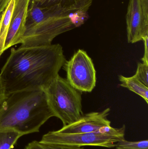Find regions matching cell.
I'll list each match as a JSON object with an SVG mask.
<instances>
[{
	"label": "cell",
	"mask_w": 148,
	"mask_h": 149,
	"mask_svg": "<svg viewBox=\"0 0 148 149\" xmlns=\"http://www.w3.org/2000/svg\"><path fill=\"white\" fill-rule=\"evenodd\" d=\"M61 45L12 48L1 70L6 95L46 88L66 63Z\"/></svg>",
	"instance_id": "obj_1"
},
{
	"label": "cell",
	"mask_w": 148,
	"mask_h": 149,
	"mask_svg": "<svg viewBox=\"0 0 148 149\" xmlns=\"http://www.w3.org/2000/svg\"><path fill=\"white\" fill-rule=\"evenodd\" d=\"M54 116L44 90L11 93L6 95L0 110V130H12L23 136L37 133Z\"/></svg>",
	"instance_id": "obj_2"
},
{
	"label": "cell",
	"mask_w": 148,
	"mask_h": 149,
	"mask_svg": "<svg viewBox=\"0 0 148 149\" xmlns=\"http://www.w3.org/2000/svg\"><path fill=\"white\" fill-rule=\"evenodd\" d=\"M78 10L61 4L42 7L30 1L21 46L51 44L56 36L76 28L69 15Z\"/></svg>",
	"instance_id": "obj_3"
},
{
	"label": "cell",
	"mask_w": 148,
	"mask_h": 149,
	"mask_svg": "<svg viewBox=\"0 0 148 149\" xmlns=\"http://www.w3.org/2000/svg\"><path fill=\"white\" fill-rule=\"evenodd\" d=\"M44 90L54 117L61 121L63 126L75 122L83 115L82 92L67 79L58 74Z\"/></svg>",
	"instance_id": "obj_4"
},
{
	"label": "cell",
	"mask_w": 148,
	"mask_h": 149,
	"mask_svg": "<svg viewBox=\"0 0 148 149\" xmlns=\"http://www.w3.org/2000/svg\"><path fill=\"white\" fill-rule=\"evenodd\" d=\"M126 126L119 128H113L107 132L80 134H64L56 131H50L43 136L41 141L48 143L70 145L76 147L84 146L115 148L116 143L124 139Z\"/></svg>",
	"instance_id": "obj_5"
},
{
	"label": "cell",
	"mask_w": 148,
	"mask_h": 149,
	"mask_svg": "<svg viewBox=\"0 0 148 149\" xmlns=\"http://www.w3.org/2000/svg\"><path fill=\"white\" fill-rule=\"evenodd\" d=\"M67 79L81 92L90 93L95 87L96 71L94 63L85 51L79 49L63 66Z\"/></svg>",
	"instance_id": "obj_6"
},
{
	"label": "cell",
	"mask_w": 148,
	"mask_h": 149,
	"mask_svg": "<svg viewBox=\"0 0 148 149\" xmlns=\"http://www.w3.org/2000/svg\"><path fill=\"white\" fill-rule=\"evenodd\" d=\"M110 111V109L107 108L102 112L83 114L76 121L63 126L57 131L64 134H80L110 131L113 128L108 119Z\"/></svg>",
	"instance_id": "obj_7"
},
{
	"label": "cell",
	"mask_w": 148,
	"mask_h": 149,
	"mask_svg": "<svg viewBox=\"0 0 148 149\" xmlns=\"http://www.w3.org/2000/svg\"><path fill=\"white\" fill-rule=\"evenodd\" d=\"M127 36L129 43H135L148 36V20L140 0H129L126 15Z\"/></svg>",
	"instance_id": "obj_8"
},
{
	"label": "cell",
	"mask_w": 148,
	"mask_h": 149,
	"mask_svg": "<svg viewBox=\"0 0 148 149\" xmlns=\"http://www.w3.org/2000/svg\"><path fill=\"white\" fill-rule=\"evenodd\" d=\"M30 0H14V9L4 46V51L21 44L26 31Z\"/></svg>",
	"instance_id": "obj_9"
},
{
	"label": "cell",
	"mask_w": 148,
	"mask_h": 149,
	"mask_svg": "<svg viewBox=\"0 0 148 149\" xmlns=\"http://www.w3.org/2000/svg\"><path fill=\"white\" fill-rule=\"evenodd\" d=\"M36 5L42 7L61 4L64 7L80 10H88L93 0H30Z\"/></svg>",
	"instance_id": "obj_10"
},
{
	"label": "cell",
	"mask_w": 148,
	"mask_h": 149,
	"mask_svg": "<svg viewBox=\"0 0 148 149\" xmlns=\"http://www.w3.org/2000/svg\"><path fill=\"white\" fill-rule=\"evenodd\" d=\"M120 84L123 87L128 88L142 97L147 103H148V87L140 81L135 75L131 77L119 76Z\"/></svg>",
	"instance_id": "obj_11"
},
{
	"label": "cell",
	"mask_w": 148,
	"mask_h": 149,
	"mask_svg": "<svg viewBox=\"0 0 148 149\" xmlns=\"http://www.w3.org/2000/svg\"><path fill=\"white\" fill-rule=\"evenodd\" d=\"M14 0H10L0 18V57L4 52V46L14 9Z\"/></svg>",
	"instance_id": "obj_12"
},
{
	"label": "cell",
	"mask_w": 148,
	"mask_h": 149,
	"mask_svg": "<svg viewBox=\"0 0 148 149\" xmlns=\"http://www.w3.org/2000/svg\"><path fill=\"white\" fill-rule=\"evenodd\" d=\"M23 136L12 130H0V149H12Z\"/></svg>",
	"instance_id": "obj_13"
},
{
	"label": "cell",
	"mask_w": 148,
	"mask_h": 149,
	"mask_svg": "<svg viewBox=\"0 0 148 149\" xmlns=\"http://www.w3.org/2000/svg\"><path fill=\"white\" fill-rule=\"evenodd\" d=\"M25 149H84L83 147L48 143L41 141H33L26 146Z\"/></svg>",
	"instance_id": "obj_14"
},
{
	"label": "cell",
	"mask_w": 148,
	"mask_h": 149,
	"mask_svg": "<svg viewBox=\"0 0 148 149\" xmlns=\"http://www.w3.org/2000/svg\"><path fill=\"white\" fill-rule=\"evenodd\" d=\"M115 148L116 149H148V140L129 141L124 138L118 141Z\"/></svg>",
	"instance_id": "obj_15"
},
{
	"label": "cell",
	"mask_w": 148,
	"mask_h": 149,
	"mask_svg": "<svg viewBox=\"0 0 148 149\" xmlns=\"http://www.w3.org/2000/svg\"><path fill=\"white\" fill-rule=\"evenodd\" d=\"M136 77L143 84L148 87V64L138 63Z\"/></svg>",
	"instance_id": "obj_16"
},
{
	"label": "cell",
	"mask_w": 148,
	"mask_h": 149,
	"mask_svg": "<svg viewBox=\"0 0 148 149\" xmlns=\"http://www.w3.org/2000/svg\"><path fill=\"white\" fill-rule=\"evenodd\" d=\"M142 41L144 42V54L142 60V63L148 64V36L145 37Z\"/></svg>",
	"instance_id": "obj_17"
},
{
	"label": "cell",
	"mask_w": 148,
	"mask_h": 149,
	"mask_svg": "<svg viewBox=\"0 0 148 149\" xmlns=\"http://www.w3.org/2000/svg\"><path fill=\"white\" fill-rule=\"evenodd\" d=\"M6 95H7L5 93L4 87L3 85L1 78H0V110L6 99Z\"/></svg>",
	"instance_id": "obj_18"
},
{
	"label": "cell",
	"mask_w": 148,
	"mask_h": 149,
	"mask_svg": "<svg viewBox=\"0 0 148 149\" xmlns=\"http://www.w3.org/2000/svg\"><path fill=\"white\" fill-rule=\"evenodd\" d=\"M145 18L148 20V0H140Z\"/></svg>",
	"instance_id": "obj_19"
},
{
	"label": "cell",
	"mask_w": 148,
	"mask_h": 149,
	"mask_svg": "<svg viewBox=\"0 0 148 149\" xmlns=\"http://www.w3.org/2000/svg\"><path fill=\"white\" fill-rule=\"evenodd\" d=\"M10 0H0V18Z\"/></svg>",
	"instance_id": "obj_20"
}]
</instances>
